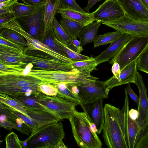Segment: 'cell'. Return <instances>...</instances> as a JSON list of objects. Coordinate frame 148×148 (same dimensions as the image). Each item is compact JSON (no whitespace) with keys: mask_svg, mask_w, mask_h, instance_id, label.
<instances>
[{"mask_svg":"<svg viewBox=\"0 0 148 148\" xmlns=\"http://www.w3.org/2000/svg\"><path fill=\"white\" fill-rule=\"evenodd\" d=\"M25 63H31L34 69L49 71H71L75 69L72 63H62L54 59H47L26 55Z\"/></svg>","mask_w":148,"mask_h":148,"instance_id":"e0dca14e","label":"cell"},{"mask_svg":"<svg viewBox=\"0 0 148 148\" xmlns=\"http://www.w3.org/2000/svg\"><path fill=\"white\" fill-rule=\"evenodd\" d=\"M112 71L113 74L112 77L115 78H118L120 75L121 70L119 64L116 62L112 64L111 69Z\"/></svg>","mask_w":148,"mask_h":148,"instance_id":"681fc988","label":"cell"},{"mask_svg":"<svg viewBox=\"0 0 148 148\" xmlns=\"http://www.w3.org/2000/svg\"><path fill=\"white\" fill-rule=\"evenodd\" d=\"M90 14L93 21L103 23L118 19L124 13L116 1L106 0Z\"/></svg>","mask_w":148,"mask_h":148,"instance_id":"4fadbf2b","label":"cell"},{"mask_svg":"<svg viewBox=\"0 0 148 148\" xmlns=\"http://www.w3.org/2000/svg\"><path fill=\"white\" fill-rule=\"evenodd\" d=\"M61 8L65 9L75 10L83 13H86L75 0H60Z\"/></svg>","mask_w":148,"mask_h":148,"instance_id":"ab89813d","label":"cell"},{"mask_svg":"<svg viewBox=\"0 0 148 148\" xmlns=\"http://www.w3.org/2000/svg\"><path fill=\"white\" fill-rule=\"evenodd\" d=\"M12 13L0 16V32L3 28V25L16 19Z\"/></svg>","mask_w":148,"mask_h":148,"instance_id":"ee69618b","label":"cell"},{"mask_svg":"<svg viewBox=\"0 0 148 148\" xmlns=\"http://www.w3.org/2000/svg\"><path fill=\"white\" fill-rule=\"evenodd\" d=\"M148 46V36L132 37L123 46L119 53L109 63H118L121 70L125 66L136 60L140 55Z\"/></svg>","mask_w":148,"mask_h":148,"instance_id":"ba28073f","label":"cell"},{"mask_svg":"<svg viewBox=\"0 0 148 148\" xmlns=\"http://www.w3.org/2000/svg\"><path fill=\"white\" fill-rule=\"evenodd\" d=\"M44 5L42 4L33 13L15 19L32 38L40 40L44 28Z\"/></svg>","mask_w":148,"mask_h":148,"instance_id":"8fae6325","label":"cell"},{"mask_svg":"<svg viewBox=\"0 0 148 148\" xmlns=\"http://www.w3.org/2000/svg\"><path fill=\"white\" fill-rule=\"evenodd\" d=\"M128 114L130 117L134 121H136L138 115V110L132 108L129 111Z\"/></svg>","mask_w":148,"mask_h":148,"instance_id":"816d5d0a","label":"cell"},{"mask_svg":"<svg viewBox=\"0 0 148 148\" xmlns=\"http://www.w3.org/2000/svg\"><path fill=\"white\" fill-rule=\"evenodd\" d=\"M16 124V122L8 119L5 121L2 122L0 120V125L7 130L11 131L12 129H14Z\"/></svg>","mask_w":148,"mask_h":148,"instance_id":"7dc6e473","label":"cell"},{"mask_svg":"<svg viewBox=\"0 0 148 148\" xmlns=\"http://www.w3.org/2000/svg\"><path fill=\"white\" fill-rule=\"evenodd\" d=\"M121 34L120 32L117 31L113 32H108L103 34L97 35L93 41L94 48L112 43Z\"/></svg>","mask_w":148,"mask_h":148,"instance_id":"e575fe53","label":"cell"},{"mask_svg":"<svg viewBox=\"0 0 148 148\" xmlns=\"http://www.w3.org/2000/svg\"><path fill=\"white\" fill-rule=\"evenodd\" d=\"M101 0H88L87 6L84 8L85 11L89 13L90 9L92 6L96 3Z\"/></svg>","mask_w":148,"mask_h":148,"instance_id":"f5cc1de1","label":"cell"},{"mask_svg":"<svg viewBox=\"0 0 148 148\" xmlns=\"http://www.w3.org/2000/svg\"><path fill=\"white\" fill-rule=\"evenodd\" d=\"M66 146L65 145L62 141V140L60 141L56 145L55 148H66Z\"/></svg>","mask_w":148,"mask_h":148,"instance_id":"9f6ffc18","label":"cell"},{"mask_svg":"<svg viewBox=\"0 0 148 148\" xmlns=\"http://www.w3.org/2000/svg\"><path fill=\"white\" fill-rule=\"evenodd\" d=\"M59 13L62 18H67L76 21L84 27L93 22L90 13H83L77 11L63 9L60 7Z\"/></svg>","mask_w":148,"mask_h":148,"instance_id":"603a6c76","label":"cell"},{"mask_svg":"<svg viewBox=\"0 0 148 148\" xmlns=\"http://www.w3.org/2000/svg\"><path fill=\"white\" fill-rule=\"evenodd\" d=\"M55 38L52 25L41 37L40 41L55 51L64 56L60 48L55 41Z\"/></svg>","mask_w":148,"mask_h":148,"instance_id":"836d02e7","label":"cell"},{"mask_svg":"<svg viewBox=\"0 0 148 148\" xmlns=\"http://www.w3.org/2000/svg\"><path fill=\"white\" fill-rule=\"evenodd\" d=\"M102 130L104 143L109 148H127L120 121V110L109 103L103 108Z\"/></svg>","mask_w":148,"mask_h":148,"instance_id":"3957f363","label":"cell"},{"mask_svg":"<svg viewBox=\"0 0 148 148\" xmlns=\"http://www.w3.org/2000/svg\"><path fill=\"white\" fill-rule=\"evenodd\" d=\"M6 148H23L22 141L14 132H10L5 137Z\"/></svg>","mask_w":148,"mask_h":148,"instance_id":"8d00e7d4","label":"cell"},{"mask_svg":"<svg viewBox=\"0 0 148 148\" xmlns=\"http://www.w3.org/2000/svg\"><path fill=\"white\" fill-rule=\"evenodd\" d=\"M54 40L57 45L60 47L63 52L64 55L71 60L73 62H76L85 60L90 57L78 53L66 45L59 41L56 38Z\"/></svg>","mask_w":148,"mask_h":148,"instance_id":"f546056e","label":"cell"},{"mask_svg":"<svg viewBox=\"0 0 148 148\" xmlns=\"http://www.w3.org/2000/svg\"><path fill=\"white\" fill-rule=\"evenodd\" d=\"M102 24L132 37L148 36V21L134 19L125 14L118 19Z\"/></svg>","mask_w":148,"mask_h":148,"instance_id":"30bf717a","label":"cell"},{"mask_svg":"<svg viewBox=\"0 0 148 148\" xmlns=\"http://www.w3.org/2000/svg\"><path fill=\"white\" fill-rule=\"evenodd\" d=\"M41 83L39 79L26 73L25 70L22 74H0V93L11 95L38 91Z\"/></svg>","mask_w":148,"mask_h":148,"instance_id":"8992f818","label":"cell"},{"mask_svg":"<svg viewBox=\"0 0 148 148\" xmlns=\"http://www.w3.org/2000/svg\"><path fill=\"white\" fill-rule=\"evenodd\" d=\"M136 68L137 70L148 73V46L137 59Z\"/></svg>","mask_w":148,"mask_h":148,"instance_id":"d590c367","label":"cell"},{"mask_svg":"<svg viewBox=\"0 0 148 148\" xmlns=\"http://www.w3.org/2000/svg\"><path fill=\"white\" fill-rule=\"evenodd\" d=\"M12 13L10 8L0 9V16Z\"/></svg>","mask_w":148,"mask_h":148,"instance_id":"11a10c76","label":"cell"},{"mask_svg":"<svg viewBox=\"0 0 148 148\" xmlns=\"http://www.w3.org/2000/svg\"><path fill=\"white\" fill-rule=\"evenodd\" d=\"M26 54L15 49L0 44V62L8 65L25 67Z\"/></svg>","mask_w":148,"mask_h":148,"instance_id":"ac0fdd59","label":"cell"},{"mask_svg":"<svg viewBox=\"0 0 148 148\" xmlns=\"http://www.w3.org/2000/svg\"><path fill=\"white\" fill-rule=\"evenodd\" d=\"M16 124L14 129L18 130L23 134L29 136L33 130V129L20 117L16 120Z\"/></svg>","mask_w":148,"mask_h":148,"instance_id":"f35d334b","label":"cell"},{"mask_svg":"<svg viewBox=\"0 0 148 148\" xmlns=\"http://www.w3.org/2000/svg\"><path fill=\"white\" fill-rule=\"evenodd\" d=\"M125 90L124 106L120 110V121L122 130L127 148H148V128L141 127L136 121L129 116V100Z\"/></svg>","mask_w":148,"mask_h":148,"instance_id":"7a4b0ae2","label":"cell"},{"mask_svg":"<svg viewBox=\"0 0 148 148\" xmlns=\"http://www.w3.org/2000/svg\"><path fill=\"white\" fill-rule=\"evenodd\" d=\"M38 102L58 115L61 120L69 119L76 110L75 103L56 96H50L38 91L34 93Z\"/></svg>","mask_w":148,"mask_h":148,"instance_id":"9c48e42d","label":"cell"},{"mask_svg":"<svg viewBox=\"0 0 148 148\" xmlns=\"http://www.w3.org/2000/svg\"><path fill=\"white\" fill-rule=\"evenodd\" d=\"M0 35L15 44L26 47L28 46L24 37L19 33L12 29L3 28L1 31Z\"/></svg>","mask_w":148,"mask_h":148,"instance_id":"4dcf8cb0","label":"cell"},{"mask_svg":"<svg viewBox=\"0 0 148 148\" xmlns=\"http://www.w3.org/2000/svg\"><path fill=\"white\" fill-rule=\"evenodd\" d=\"M146 8L148 9V0H141Z\"/></svg>","mask_w":148,"mask_h":148,"instance_id":"94428289","label":"cell"},{"mask_svg":"<svg viewBox=\"0 0 148 148\" xmlns=\"http://www.w3.org/2000/svg\"><path fill=\"white\" fill-rule=\"evenodd\" d=\"M2 114L5 115L9 119L14 122H16V118L19 117L12 111L0 108V115Z\"/></svg>","mask_w":148,"mask_h":148,"instance_id":"bcb514c9","label":"cell"},{"mask_svg":"<svg viewBox=\"0 0 148 148\" xmlns=\"http://www.w3.org/2000/svg\"><path fill=\"white\" fill-rule=\"evenodd\" d=\"M9 0H0V4L4 2H7Z\"/></svg>","mask_w":148,"mask_h":148,"instance_id":"6125c7cd","label":"cell"},{"mask_svg":"<svg viewBox=\"0 0 148 148\" xmlns=\"http://www.w3.org/2000/svg\"><path fill=\"white\" fill-rule=\"evenodd\" d=\"M1 136H0V138ZM3 141L2 140H0V144Z\"/></svg>","mask_w":148,"mask_h":148,"instance_id":"be15d7a7","label":"cell"},{"mask_svg":"<svg viewBox=\"0 0 148 148\" xmlns=\"http://www.w3.org/2000/svg\"><path fill=\"white\" fill-rule=\"evenodd\" d=\"M52 84L57 90L56 96L74 102L77 105H81L82 102L79 96L75 94L72 90L71 86L72 85L64 83Z\"/></svg>","mask_w":148,"mask_h":148,"instance_id":"484cf974","label":"cell"},{"mask_svg":"<svg viewBox=\"0 0 148 148\" xmlns=\"http://www.w3.org/2000/svg\"><path fill=\"white\" fill-rule=\"evenodd\" d=\"M44 5V28L40 38L52 26L54 18L61 7L60 0H46Z\"/></svg>","mask_w":148,"mask_h":148,"instance_id":"7402d4cb","label":"cell"},{"mask_svg":"<svg viewBox=\"0 0 148 148\" xmlns=\"http://www.w3.org/2000/svg\"><path fill=\"white\" fill-rule=\"evenodd\" d=\"M73 134L81 148H101L102 143L97 134L90 130L89 121L84 112L75 111L69 119Z\"/></svg>","mask_w":148,"mask_h":148,"instance_id":"5b68a950","label":"cell"},{"mask_svg":"<svg viewBox=\"0 0 148 148\" xmlns=\"http://www.w3.org/2000/svg\"><path fill=\"white\" fill-rule=\"evenodd\" d=\"M35 91L29 96L26 95L24 93L14 94L10 96L21 103L24 107L32 109L45 110L51 112L38 102L34 94Z\"/></svg>","mask_w":148,"mask_h":148,"instance_id":"d4e9b609","label":"cell"},{"mask_svg":"<svg viewBox=\"0 0 148 148\" xmlns=\"http://www.w3.org/2000/svg\"><path fill=\"white\" fill-rule=\"evenodd\" d=\"M67 46L71 49L79 53H80L83 50L79 40L77 39H72L71 43Z\"/></svg>","mask_w":148,"mask_h":148,"instance_id":"f6af8a7d","label":"cell"},{"mask_svg":"<svg viewBox=\"0 0 148 148\" xmlns=\"http://www.w3.org/2000/svg\"><path fill=\"white\" fill-rule=\"evenodd\" d=\"M72 64L74 69L79 71L90 73L94 70H97L96 66L98 65L92 55L87 60L73 62Z\"/></svg>","mask_w":148,"mask_h":148,"instance_id":"1f68e13d","label":"cell"},{"mask_svg":"<svg viewBox=\"0 0 148 148\" xmlns=\"http://www.w3.org/2000/svg\"><path fill=\"white\" fill-rule=\"evenodd\" d=\"M0 44L23 52L25 47L15 44L0 35Z\"/></svg>","mask_w":148,"mask_h":148,"instance_id":"b9f144b4","label":"cell"},{"mask_svg":"<svg viewBox=\"0 0 148 148\" xmlns=\"http://www.w3.org/2000/svg\"><path fill=\"white\" fill-rule=\"evenodd\" d=\"M42 5H33L17 2L13 5L10 9L14 16L16 18L33 13Z\"/></svg>","mask_w":148,"mask_h":148,"instance_id":"83f0119b","label":"cell"},{"mask_svg":"<svg viewBox=\"0 0 148 148\" xmlns=\"http://www.w3.org/2000/svg\"><path fill=\"white\" fill-rule=\"evenodd\" d=\"M38 91L47 95L56 96L58 91L52 84L42 83L38 87Z\"/></svg>","mask_w":148,"mask_h":148,"instance_id":"60d3db41","label":"cell"},{"mask_svg":"<svg viewBox=\"0 0 148 148\" xmlns=\"http://www.w3.org/2000/svg\"><path fill=\"white\" fill-rule=\"evenodd\" d=\"M59 23L66 32L73 39H77L79 33L84 27L81 24L67 18H62Z\"/></svg>","mask_w":148,"mask_h":148,"instance_id":"4316f807","label":"cell"},{"mask_svg":"<svg viewBox=\"0 0 148 148\" xmlns=\"http://www.w3.org/2000/svg\"><path fill=\"white\" fill-rule=\"evenodd\" d=\"M124 14L137 20L148 21V9L141 0H116Z\"/></svg>","mask_w":148,"mask_h":148,"instance_id":"9a60e30c","label":"cell"},{"mask_svg":"<svg viewBox=\"0 0 148 148\" xmlns=\"http://www.w3.org/2000/svg\"><path fill=\"white\" fill-rule=\"evenodd\" d=\"M136 60L131 62L121 70L119 77L115 79L112 77L106 81L109 91L114 87L130 83H134L137 71L136 68Z\"/></svg>","mask_w":148,"mask_h":148,"instance_id":"ffe728a7","label":"cell"},{"mask_svg":"<svg viewBox=\"0 0 148 148\" xmlns=\"http://www.w3.org/2000/svg\"><path fill=\"white\" fill-rule=\"evenodd\" d=\"M23 67L8 65L0 62V74H22L24 73Z\"/></svg>","mask_w":148,"mask_h":148,"instance_id":"74e56055","label":"cell"},{"mask_svg":"<svg viewBox=\"0 0 148 148\" xmlns=\"http://www.w3.org/2000/svg\"><path fill=\"white\" fill-rule=\"evenodd\" d=\"M33 65L28 64L26 66L27 73L39 79L42 83L50 84L64 83L77 86L99 78L91 75L90 73L80 72L76 69L71 71H49L32 69Z\"/></svg>","mask_w":148,"mask_h":148,"instance_id":"6da1fadb","label":"cell"},{"mask_svg":"<svg viewBox=\"0 0 148 148\" xmlns=\"http://www.w3.org/2000/svg\"><path fill=\"white\" fill-rule=\"evenodd\" d=\"M127 94H128L130 98L138 105L139 98L134 92L131 87L130 83L127 84L126 88H125Z\"/></svg>","mask_w":148,"mask_h":148,"instance_id":"c3c4849f","label":"cell"},{"mask_svg":"<svg viewBox=\"0 0 148 148\" xmlns=\"http://www.w3.org/2000/svg\"><path fill=\"white\" fill-rule=\"evenodd\" d=\"M132 37L129 34L122 33L117 38L110 43L105 50L94 58L97 63L99 64L111 60L119 53Z\"/></svg>","mask_w":148,"mask_h":148,"instance_id":"d6986e66","label":"cell"},{"mask_svg":"<svg viewBox=\"0 0 148 148\" xmlns=\"http://www.w3.org/2000/svg\"><path fill=\"white\" fill-rule=\"evenodd\" d=\"M103 102V98H99L87 104L82 103L81 105L89 121L95 125L98 134L101 133L104 123Z\"/></svg>","mask_w":148,"mask_h":148,"instance_id":"2e32d148","label":"cell"},{"mask_svg":"<svg viewBox=\"0 0 148 148\" xmlns=\"http://www.w3.org/2000/svg\"><path fill=\"white\" fill-rule=\"evenodd\" d=\"M0 102L9 107L11 111H17L29 117L23 105L9 95L0 93Z\"/></svg>","mask_w":148,"mask_h":148,"instance_id":"f1b7e54d","label":"cell"},{"mask_svg":"<svg viewBox=\"0 0 148 148\" xmlns=\"http://www.w3.org/2000/svg\"><path fill=\"white\" fill-rule=\"evenodd\" d=\"M77 86L79 90L78 96L83 103L91 102L99 98H108L109 90L106 81L97 80L84 83Z\"/></svg>","mask_w":148,"mask_h":148,"instance_id":"7c38bea8","label":"cell"},{"mask_svg":"<svg viewBox=\"0 0 148 148\" xmlns=\"http://www.w3.org/2000/svg\"><path fill=\"white\" fill-rule=\"evenodd\" d=\"M114 0L116 1V0Z\"/></svg>","mask_w":148,"mask_h":148,"instance_id":"03108f58","label":"cell"},{"mask_svg":"<svg viewBox=\"0 0 148 148\" xmlns=\"http://www.w3.org/2000/svg\"><path fill=\"white\" fill-rule=\"evenodd\" d=\"M89 122L90 129V130L93 133L97 134V130L95 125L93 123L90 122V121Z\"/></svg>","mask_w":148,"mask_h":148,"instance_id":"db71d44e","label":"cell"},{"mask_svg":"<svg viewBox=\"0 0 148 148\" xmlns=\"http://www.w3.org/2000/svg\"><path fill=\"white\" fill-rule=\"evenodd\" d=\"M52 27L56 38L66 45L71 42L72 39L66 32L55 17L52 23Z\"/></svg>","mask_w":148,"mask_h":148,"instance_id":"d6a6232c","label":"cell"},{"mask_svg":"<svg viewBox=\"0 0 148 148\" xmlns=\"http://www.w3.org/2000/svg\"><path fill=\"white\" fill-rule=\"evenodd\" d=\"M22 144L23 148H27V144L26 140L22 141Z\"/></svg>","mask_w":148,"mask_h":148,"instance_id":"91938a15","label":"cell"},{"mask_svg":"<svg viewBox=\"0 0 148 148\" xmlns=\"http://www.w3.org/2000/svg\"><path fill=\"white\" fill-rule=\"evenodd\" d=\"M12 112L17 116L22 119L25 122L29 125L34 130L36 129L39 127L38 124L30 117L25 116L17 111H13Z\"/></svg>","mask_w":148,"mask_h":148,"instance_id":"7bdbcfd3","label":"cell"},{"mask_svg":"<svg viewBox=\"0 0 148 148\" xmlns=\"http://www.w3.org/2000/svg\"><path fill=\"white\" fill-rule=\"evenodd\" d=\"M64 136V127L61 122L47 124L33 130L26 139L27 148H55Z\"/></svg>","mask_w":148,"mask_h":148,"instance_id":"277c9868","label":"cell"},{"mask_svg":"<svg viewBox=\"0 0 148 148\" xmlns=\"http://www.w3.org/2000/svg\"><path fill=\"white\" fill-rule=\"evenodd\" d=\"M134 83L137 86L139 92V99L138 111V113L137 122L141 127H148V99L147 90L144 84L143 76L137 71Z\"/></svg>","mask_w":148,"mask_h":148,"instance_id":"5bb4252c","label":"cell"},{"mask_svg":"<svg viewBox=\"0 0 148 148\" xmlns=\"http://www.w3.org/2000/svg\"><path fill=\"white\" fill-rule=\"evenodd\" d=\"M1 126L0 125V129H1Z\"/></svg>","mask_w":148,"mask_h":148,"instance_id":"e7e4bbea","label":"cell"},{"mask_svg":"<svg viewBox=\"0 0 148 148\" xmlns=\"http://www.w3.org/2000/svg\"><path fill=\"white\" fill-rule=\"evenodd\" d=\"M101 23V22L96 21L84 27L78 37L82 47L94 41L97 36L98 28Z\"/></svg>","mask_w":148,"mask_h":148,"instance_id":"cb8c5ba5","label":"cell"},{"mask_svg":"<svg viewBox=\"0 0 148 148\" xmlns=\"http://www.w3.org/2000/svg\"><path fill=\"white\" fill-rule=\"evenodd\" d=\"M23 108L29 116L38 124L39 127L62 120L58 115L53 112L45 110Z\"/></svg>","mask_w":148,"mask_h":148,"instance_id":"44dd1931","label":"cell"},{"mask_svg":"<svg viewBox=\"0 0 148 148\" xmlns=\"http://www.w3.org/2000/svg\"><path fill=\"white\" fill-rule=\"evenodd\" d=\"M0 108L4 109H7L9 110H10V108L7 106L3 104L2 103L0 102Z\"/></svg>","mask_w":148,"mask_h":148,"instance_id":"680465c9","label":"cell"},{"mask_svg":"<svg viewBox=\"0 0 148 148\" xmlns=\"http://www.w3.org/2000/svg\"><path fill=\"white\" fill-rule=\"evenodd\" d=\"M26 4L36 5L44 4L46 0H20Z\"/></svg>","mask_w":148,"mask_h":148,"instance_id":"f907efd6","label":"cell"},{"mask_svg":"<svg viewBox=\"0 0 148 148\" xmlns=\"http://www.w3.org/2000/svg\"><path fill=\"white\" fill-rule=\"evenodd\" d=\"M13 29L21 35L27 42L28 46L25 47L23 52L27 55L47 59H54L63 63H72L68 58L55 51L38 40L32 38L18 24Z\"/></svg>","mask_w":148,"mask_h":148,"instance_id":"52a82bcc","label":"cell"},{"mask_svg":"<svg viewBox=\"0 0 148 148\" xmlns=\"http://www.w3.org/2000/svg\"><path fill=\"white\" fill-rule=\"evenodd\" d=\"M8 119L5 115L2 114L0 115V120L1 122H3Z\"/></svg>","mask_w":148,"mask_h":148,"instance_id":"6f0895ef","label":"cell"}]
</instances>
